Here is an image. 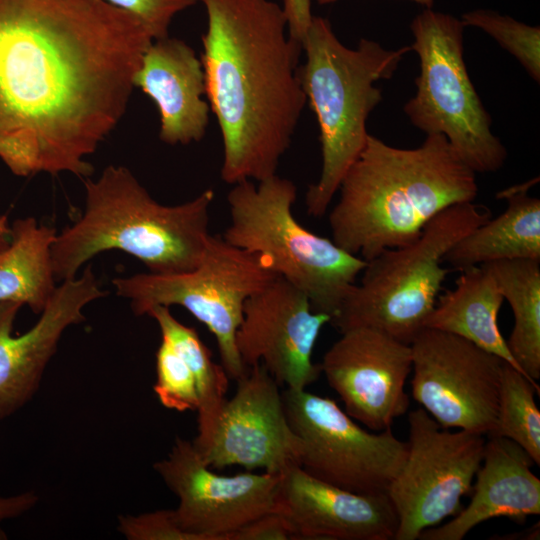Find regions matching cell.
<instances>
[{
  "label": "cell",
  "mask_w": 540,
  "mask_h": 540,
  "mask_svg": "<svg viewBox=\"0 0 540 540\" xmlns=\"http://www.w3.org/2000/svg\"><path fill=\"white\" fill-rule=\"evenodd\" d=\"M153 38L104 0H0V160L19 177L71 173L124 116Z\"/></svg>",
  "instance_id": "1"
},
{
  "label": "cell",
  "mask_w": 540,
  "mask_h": 540,
  "mask_svg": "<svg viewBox=\"0 0 540 540\" xmlns=\"http://www.w3.org/2000/svg\"><path fill=\"white\" fill-rule=\"evenodd\" d=\"M207 13L201 62L223 143L221 179L257 182L277 174L306 104L302 48L272 0H201Z\"/></svg>",
  "instance_id": "2"
},
{
  "label": "cell",
  "mask_w": 540,
  "mask_h": 540,
  "mask_svg": "<svg viewBox=\"0 0 540 540\" xmlns=\"http://www.w3.org/2000/svg\"><path fill=\"white\" fill-rule=\"evenodd\" d=\"M329 213L332 240L369 261L416 240L447 207L473 202L476 173L443 134H428L417 148L390 146L368 135L338 188Z\"/></svg>",
  "instance_id": "3"
},
{
  "label": "cell",
  "mask_w": 540,
  "mask_h": 540,
  "mask_svg": "<svg viewBox=\"0 0 540 540\" xmlns=\"http://www.w3.org/2000/svg\"><path fill=\"white\" fill-rule=\"evenodd\" d=\"M85 206L51 247L56 281L77 276L89 260L123 251L153 274L189 271L208 243L213 189L177 205L156 201L125 166L109 165L96 179L84 178Z\"/></svg>",
  "instance_id": "4"
},
{
  "label": "cell",
  "mask_w": 540,
  "mask_h": 540,
  "mask_svg": "<svg viewBox=\"0 0 540 540\" xmlns=\"http://www.w3.org/2000/svg\"><path fill=\"white\" fill-rule=\"evenodd\" d=\"M302 50L306 62L298 67V77L317 118L322 154L320 177L308 187L305 202L308 215L322 217L366 144L367 119L382 101L374 83L391 79L412 49L388 50L365 38L350 49L327 19L313 16Z\"/></svg>",
  "instance_id": "5"
},
{
  "label": "cell",
  "mask_w": 540,
  "mask_h": 540,
  "mask_svg": "<svg viewBox=\"0 0 540 540\" xmlns=\"http://www.w3.org/2000/svg\"><path fill=\"white\" fill-rule=\"evenodd\" d=\"M296 185L277 174L234 184L227 195L230 222L222 237L256 254L331 319L367 261L319 236L295 218Z\"/></svg>",
  "instance_id": "6"
},
{
  "label": "cell",
  "mask_w": 540,
  "mask_h": 540,
  "mask_svg": "<svg viewBox=\"0 0 540 540\" xmlns=\"http://www.w3.org/2000/svg\"><path fill=\"white\" fill-rule=\"evenodd\" d=\"M490 212L464 202L438 213L413 242L386 249L367 261L330 323L340 333L357 327L381 331L411 344L433 310L448 270L447 251Z\"/></svg>",
  "instance_id": "7"
},
{
  "label": "cell",
  "mask_w": 540,
  "mask_h": 540,
  "mask_svg": "<svg viewBox=\"0 0 540 540\" xmlns=\"http://www.w3.org/2000/svg\"><path fill=\"white\" fill-rule=\"evenodd\" d=\"M420 60L416 94L404 105L410 122L443 134L475 173L496 172L507 151L492 133L491 117L470 80L463 58L465 25L450 14L425 9L410 25Z\"/></svg>",
  "instance_id": "8"
},
{
  "label": "cell",
  "mask_w": 540,
  "mask_h": 540,
  "mask_svg": "<svg viewBox=\"0 0 540 540\" xmlns=\"http://www.w3.org/2000/svg\"><path fill=\"white\" fill-rule=\"evenodd\" d=\"M277 276L260 256L211 234L195 268L117 277L112 284L136 315H145L155 305L185 308L214 335L222 367L230 379L238 380L248 371L235 342L244 304Z\"/></svg>",
  "instance_id": "9"
},
{
  "label": "cell",
  "mask_w": 540,
  "mask_h": 540,
  "mask_svg": "<svg viewBox=\"0 0 540 540\" xmlns=\"http://www.w3.org/2000/svg\"><path fill=\"white\" fill-rule=\"evenodd\" d=\"M282 397L303 470L351 492L387 493L405 462L407 442L391 428L363 429L334 400L306 389L285 388Z\"/></svg>",
  "instance_id": "10"
},
{
  "label": "cell",
  "mask_w": 540,
  "mask_h": 540,
  "mask_svg": "<svg viewBox=\"0 0 540 540\" xmlns=\"http://www.w3.org/2000/svg\"><path fill=\"white\" fill-rule=\"evenodd\" d=\"M405 462L387 490L396 511L394 540H416L461 509L485 447L482 434L441 427L422 407L408 414Z\"/></svg>",
  "instance_id": "11"
},
{
  "label": "cell",
  "mask_w": 540,
  "mask_h": 540,
  "mask_svg": "<svg viewBox=\"0 0 540 540\" xmlns=\"http://www.w3.org/2000/svg\"><path fill=\"white\" fill-rule=\"evenodd\" d=\"M410 346L414 400L443 428L490 435L504 360L457 335L425 327Z\"/></svg>",
  "instance_id": "12"
},
{
  "label": "cell",
  "mask_w": 540,
  "mask_h": 540,
  "mask_svg": "<svg viewBox=\"0 0 540 540\" xmlns=\"http://www.w3.org/2000/svg\"><path fill=\"white\" fill-rule=\"evenodd\" d=\"M237 381L234 395L197 426L192 441L209 467L238 465L279 474L298 465L299 441L287 420L279 383L261 364Z\"/></svg>",
  "instance_id": "13"
},
{
  "label": "cell",
  "mask_w": 540,
  "mask_h": 540,
  "mask_svg": "<svg viewBox=\"0 0 540 540\" xmlns=\"http://www.w3.org/2000/svg\"><path fill=\"white\" fill-rule=\"evenodd\" d=\"M153 467L178 498L174 513L179 525L197 540H229L277 508L280 473L216 474L192 441L177 437L167 457Z\"/></svg>",
  "instance_id": "14"
},
{
  "label": "cell",
  "mask_w": 540,
  "mask_h": 540,
  "mask_svg": "<svg viewBox=\"0 0 540 540\" xmlns=\"http://www.w3.org/2000/svg\"><path fill=\"white\" fill-rule=\"evenodd\" d=\"M328 314L315 312L307 295L277 276L243 307L235 342L246 367L263 364L279 385L306 389L321 374L313 350Z\"/></svg>",
  "instance_id": "15"
},
{
  "label": "cell",
  "mask_w": 540,
  "mask_h": 540,
  "mask_svg": "<svg viewBox=\"0 0 540 540\" xmlns=\"http://www.w3.org/2000/svg\"><path fill=\"white\" fill-rule=\"evenodd\" d=\"M329 386L352 418L380 432L405 415V384L412 371L411 346L366 327L341 333L320 364Z\"/></svg>",
  "instance_id": "16"
},
{
  "label": "cell",
  "mask_w": 540,
  "mask_h": 540,
  "mask_svg": "<svg viewBox=\"0 0 540 540\" xmlns=\"http://www.w3.org/2000/svg\"><path fill=\"white\" fill-rule=\"evenodd\" d=\"M105 295L88 265L56 287L37 322L18 336L13 330L22 305L0 302V421L32 399L63 333L84 321V308Z\"/></svg>",
  "instance_id": "17"
},
{
  "label": "cell",
  "mask_w": 540,
  "mask_h": 540,
  "mask_svg": "<svg viewBox=\"0 0 540 540\" xmlns=\"http://www.w3.org/2000/svg\"><path fill=\"white\" fill-rule=\"evenodd\" d=\"M277 511L296 540H394L398 517L387 495L326 483L292 464L280 473Z\"/></svg>",
  "instance_id": "18"
},
{
  "label": "cell",
  "mask_w": 540,
  "mask_h": 540,
  "mask_svg": "<svg viewBox=\"0 0 540 540\" xmlns=\"http://www.w3.org/2000/svg\"><path fill=\"white\" fill-rule=\"evenodd\" d=\"M526 451L505 437L489 436L475 475L469 504L440 526L421 532V540H462L480 523L498 517L523 523L540 514V479Z\"/></svg>",
  "instance_id": "19"
},
{
  "label": "cell",
  "mask_w": 540,
  "mask_h": 540,
  "mask_svg": "<svg viewBox=\"0 0 540 540\" xmlns=\"http://www.w3.org/2000/svg\"><path fill=\"white\" fill-rule=\"evenodd\" d=\"M158 108L160 139L169 145L200 141L209 124L201 59L183 40L164 37L153 40L143 54L134 77Z\"/></svg>",
  "instance_id": "20"
},
{
  "label": "cell",
  "mask_w": 540,
  "mask_h": 540,
  "mask_svg": "<svg viewBox=\"0 0 540 540\" xmlns=\"http://www.w3.org/2000/svg\"><path fill=\"white\" fill-rule=\"evenodd\" d=\"M538 178L497 194L507 201L506 210L489 218L457 241L445 254L457 270L511 259L540 260V200L528 194Z\"/></svg>",
  "instance_id": "21"
},
{
  "label": "cell",
  "mask_w": 540,
  "mask_h": 540,
  "mask_svg": "<svg viewBox=\"0 0 540 540\" xmlns=\"http://www.w3.org/2000/svg\"><path fill=\"white\" fill-rule=\"evenodd\" d=\"M437 299L438 303L424 322L425 328L464 338L523 373L499 330L498 313L504 299L484 265L462 270L454 289Z\"/></svg>",
  "instance_id": "22"
},
{
  "label": "cell",
  "mask_w": 540,
  "mask_h": 540,
  "mask_svg": "<svg viewBox=\"0 0 540 540\" xmlns=\"http://www.w3.org/2000/svg\"><path fill=\"white\" fill-rule=\"evenodd\" d=\"M57 231L33 217L11 224V239L0 254V302L26 305L40 314L57 285L51 247Z\"/></svg>",
  "instance_id": "23"
},
{
  "label": "cell",
  "mask_w": 540,
  "mask_h": 540,
  "mask_svg": "<svg viewBox=\"0 0 540 540\" xmlns=\"http://www.w3.org/2000/svg\"><path fill=\"white\" fill-rule=\"evenodd\" d=\"M484 265L511 307L514 325L507 347L523 374L540 378V260H499Z\"/></svg>",
  "instance_id": "24"
},
{
  "label": "cell",
  "mask_w": 540,
  "mask_h": 540,
  "mask_svg": "<svg viewBox=\"0 0 540 540\" xmlns=\"http://www.w3.org/2000/svg\"><path fill=\"white\" fill-rule=\"evenodd\" d=\"M146 315L153 318L161 332V339L188 364L197 384L199 407L197 425L209 421L226 400L228 375L216 364L211 352L197 331L178 321L169 307L152 306Z\"/></svg>",
  "instance_id": "25"
},
{
  "label": "cell",
  "mask_w": 540,
  "mask_h": 540,
  "mask_svg": "<svg viewBox=\"0 0 540 540\" xmlns=\"http://www.w3.org/2000/svg\"><path fill=\"white\" fill-rule=\"evenodd\" d=\"M539 385L512 365L503 362L496 423L488 436L514 441L540 465V412L535 402Z\"/></svg>",
  "instance_id": "26"
},
{
  "label": "cell",
  "mask_w": 540,
  "mask_h": 540,
  "mask_svg": "<svg viewBox=\"0 0 540 540\" xmlns=\"http://www.w3.org/2000/svg\"><path fill=\"white\" fill-rule=\"evenodd\" d=\"M465 26L482 29L512 54L534 81H540V28L519 22L491 10H474L462 15Z\"/></svg>",
  "instance_id": "27"
},
{
  "label": "cell",
  "mask_w": 540,
  "mask_h": 540,
  "mask_svg": "<svg viewBox=\"0 0 540 540\" xmlns=\"http://www.w3.org/2000/svg\"><path fill=\"white\" fill-rule=\"evenodd\" d=\"M154 392L166 408L197 411L199 394L195 377L188 364L164 340L156 352V382Z\"/></svg>",
  "instance_id": "28"
},
{
  "label": "cell",
  "mask_w": 540,
  "mask_h": 540,
  "mask_svg": "<svg viewBox=\"0 0 540 540\" xmlns=\"http://www.w3.org/2000/svg\"><path fill=\"white\" fill-rule=\"evenodd\" d=\"M131 15L150 33L153 40L168 36L174 17L201 0H104Z\"/></svg>",
  "instance_id": "29"
},
{
  "label": "cell",
  "mask_w": 540,
  "mask_h": 540,
  "mask_svg": "<svg viewBox=\"0 0 540 540\" xmlns=\"http://www.w3.org/2000/svg\"><path fill=\"white\" fill-rule=\"evenodd\" d=\"M118 530L129 540H197L179 525L174 510L120 516Z\"/></svg>",
  "instance_id": "30"
},
{
  "label": "cell",
  "mask_w": 540,
  "mask_h": 540,
  "mask_svg": "<svg viewBox=\"0 0 540 540\" xmlns=\"http://www.w3.org/2000/svg\"><path fill=\"white\" fill-rule=\"evenodd\" d=\"M229 540H296V536L288 519L275 510L242 526Z\"/></svg>",
  "instance_id": "31"
},
{
  "label": "cell",
  "mask_w": 540,
  "mask_h": 540,
  "mask_svg": "<svg viewBox=\"0 0 540 540\" xmlns=\"http://www.w3.org/2000/svg\"><path fill=\"white\" fill-rule=\"evenodd\" d=\"M287 21L289 39L302 46L311 24V0H283L282 6Z\"/></svg>",
  "instance_id": "32"
},
{
  "label": "cell",
  "mask_w": 540,
  "mask_h": 540,
  "mask_svg": "<svg viewBox=\"0 0 540 540\" xmlns=\"http://www.w3.org/2000/svg\"><path fill=\"white\" fill-rule=\"evenodd\" d=\"M37 503L38 496L32 491L9 496L0 495V524L27 513Z\"/></svg>",
  "instance_id": "33"
},
{
  "label": "cell",
  "mask_w": 540,
  "mask_h": 540,
  "mask_svg": "<svg viewBox=\"0 0 540 540\" xmlns=\"http://www.w3.org/2000/svg\"><path fill=\"white\" fill-rule=\"evenodd\" d=\"M11 239V224L5 214H0V254L7 248Z\"/></svg>",
  "instance_id": "34"
},
{
  "label": "cell",
  "mask_w": 540,
  "mask_h": 540,
  "mask_svg": "<svg viewBox=\"0 0 540 540\" xmlns=\"http://www.w3.org/2000/svg\"><path fill=\"white\" fill-rule=\"evenodd\" d=\"M316 1L321 5H325V4L336 2L338 0H316ZM412 1L424 6L426 9H432L433 4H434V0H412Z\"/></svg>",
  "instance_id": "35"
}]
</instances>
